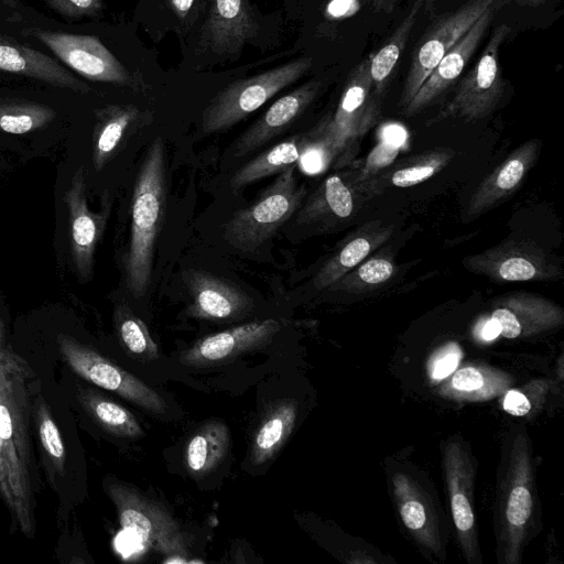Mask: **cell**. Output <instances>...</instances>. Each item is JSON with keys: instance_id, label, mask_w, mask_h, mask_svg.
<instances>
[{"instance_id": "1", "label": "cell", "mask_w": 564, "mask_h": 564, "mask_svg": "<svg viewBox=\"0 0 564 564\" xmlns=\"http://www.w3.org/2000/svg\"><path fill=\"white\" fill-rule=\"evenodd\" d=\"M0 319V443L8 469L12 524L28 538L36 530L39 471L32 440L31 384L26 361L6 341Z\"/></svg>"}, {"instance_id": "2", "label": "cell", "mask_w": 564, "mask_h": 564, "mask_svg": "<svg viewBox=\"0 0 564 564\" xmlns=\"http://www.w3.org/2000/svg\"><path fill=\"white\" fill-rule=\"evenodd\" d=\"M166 208L164 142L156 138L148 149L135 177L131 202V228L124 259L126 284L134 297L150 285L155 243Z\"/></svg>"}, {"instance_id": "3", "label": "cell", "mask_w": 564, "mask_h": 564, "mask_svg": "<svg viewBox=\"0 0 564 564\" xmlns=\"http://www.w3.org/2000/svg\"><path fill=\"white\" fill-rule=\"evenodd\" d=\"M305 188L297 184L295 165L278 174L250 205L237 210L223 227L234 248L252 251L269 240L299 209Z\"/></svg>"}, {"instance_id": "4", "label": "cell", "mask_w": 564, "mask_h": 564, "mask_svg": "<svg viewBox=\"0 0 564 564\" xmlns=\"http://www.w3.org/2000/svg\"><path fill=\"white\" fill-rule=\"evenodd\" d=\"M311 65L310 57H301L230 84L205 107L202 131L210 134L230 129L301 78Z\"/></svg>"}, {"instance_id": "5", "label": "cell", "mask_w": 564, "mask_h": 564, "mask_svg": "<svg viewBox=\"0 0 564 564\" xmlns=\"http://www.w3.org/2000/svg\"><path fill=\"white\" fill-rule=\"evenodd\" d=\"M106 490L123 530L135 534L145 547L166 554L165 563L188 562L181 528L161 503L122 481L107 482Z\"/></svg>"}, {"instance_id": "6", "label": "cell", "mask_w": 564, "mask_h": 564, "mask_svg": "<svg viewBox=\"0 0 564 564\" xmlns=\"http://www.w3.org/2000/svg\"><path fill=\"white\" fill-rule=\"evenodd\" d=\"M57 347L64 362L86 381L117 393L149 413H166V402L154 389L93 348L68 335H58Z\"/></svg>"}, {"instance_id": "7", "label": "cell", "mask_w": 564, "mask_h": 564, "mask_svg": "<svg viewBox=\"0 0 564 564\" xmlns=\"http://www.w3.org/2000/svg\"><path fill=\"white\" fill-rule=\"evenodd\" d=\"M509 33L507 24L495 29L476 64L462 79L453 98L435 120L455 117L477 120L494 111L503 91L499 52Z\"/></svg>"}, {"instance_id": "8", "label": "cell", "mask_w": 564, "mask_h": 564, "mask_svg": "<svg viewBox=\"0 0 564 564\" xmlns=\"http://www.w3.org/2000/svg\"><path fill=\"white\" fill-rule=\"evenodd\" d=\"M499 500V523L503 555L509 563L518 562L520 546L533 511L532 475L527 440L518 435Z\"/></svg>"}, {"instance_id": "9", "label": "cell", "mask_w": 564, "mask_h": 564, "mask_svg": "<svg viewBox=\"0 0 564 564\" xmlns=\"http://www.w3.org/2000/svg\"><path fill=\"white\" fill-rule=\"evenodd\" d=\"M378 98L369 74L368 56L352 69L333 118L311 131V134L325 144L334 158L349 140L371 124L377 113Z\"/></svg>"}, {"instance_id": "10", "label": "cell", "mask_w": 564, "mask_h": 564, "mask_svg": "<svg viewBox=\"0 0 564 564\" xmlns=\"http://www.w3.org/2000/svg\"><path fill=\"white\" fill-rule=\"evenodd\" d=\"M491 4L494 0H473L438 20L423 34L412 54L411 66L401 95L402 108L409 105L443 56Z\"/></svg>"}, {"instance_id": "11", "label": "cell", "mask_w": 564, "mask_h": 564, "mask_svg": "<svg viewBox=\"0 0 564 564\" xmlns=\"http://www.w3.org/2000/svg\"><path fill=\"white\" fill-rule=\"evenodd\" d=\"M22 34L46 46L59 61L93 82L128 84L121 63L95 36L30 28Z\"/></svg>"}, {"instance_id": "12", "label": "cell", "mask_w": 564, "mask_h": 564, "mask_svg": "<svg viewBox=\"0 0 564 564\" xmlns=\"http://www.w3.org/2000/svg\"><path fill=\"white\" fill-rule=\"evenodd\" d=\"M281 329L274 318L250 322L207 335L181 354L182 365L203 368L223 364L268 345Z\"/></svg>"}, {"instance_id": "13", "label": "cell", "mask_w": 564, "mask_h": 564, "mask_svg": "<svg viewBox=\"0 0 564 564\" xmlns=\"http://www.w3.org/2000/svg\"><path fill=\"white\" fill-rule=\"evenodd\" d=\"M184 282L191 295L187 315L212 322H231L247 316L253 299L237 285L203 270H189Z\"/></svg>"}, {"instance_id": "14", "label": "cell", "mask_w": 564, "mask_h": 564, "mask_svg": "<svg viewBox=\"0 0 564 564\" xmlns=\"http://www.w3.org/2000/svg\"><path fill=\"white\" fill-rule=\"evenodd\" d=\"M64 199L68 209L72 256L78 276L86 281L93 273L94 253L106 226L109 206L98 214L89 209L84 166L74 174Z\"/></svg>"}, {"instance_id": "15", "label": "cell", "mask_w": 564, "mask_h": 564, "mask_svg": "<svg viewBox=\"0 0 564 564\" xmlns=\"http://www.w3.org/2000/svg\"><path fill=\"white\" fill-rule=\"evenodd\" d=\"M257 30L248 0H210L198 44L208 53L234 57L256 35Z\"/></svg>"}, {"instance_id": "16", "label": "cell", "mask_w": 564, "mask_h": 564, "mask_svg": "<svg viewBox=\"0 0 564 564\" xmlns=\"http://www.w3.org/2000/svg\"><path fill=\"white\" fill-rule=\"evenodd\" d=\"M444 466L457 536L466 558L475 562L479 551L473 507L474 470L466 451L459 443L447 444L444 451Z\"/></svg>"}, {"instance_id": "17", "label": "cell", "mask_w": 564, "mask_h": 564, "mask_svg": "<svg viewBox=\"0 0 564 564\" xmlns=\"http://www.w3.org/2000/svg\"><path fill=\"white\" fill-rule=\"evenodd\" d=\"M490 317L500 326V335L514 339L550 330L563 324L562 308L539 295L516 292L497 299Z\"/></svg>"}, {"instance_id": "18", "label": "cell", "mask_w": 564, "mask_h": 564, "mask_svg": "<svg viewBox=\"0 0 564 564\" xmlns=\"http://www.w3.org/2000/svg\"><path fill=\"white\" fill-rule=\"evenodd\" d=\"M494 13L491 4L470 29L443 56L423 82L409 105L403 108L406 116L415 115L438 98L463 73L485 35Z\"/></svg>"}, {"instance_id": "19", "label": "cell", "mask_w": 564, "mask_h": 564, "mask_svg": "<svg viewBox=\"0 0 564 564\" xmlns=\"http://www.w3.org/2000/svg\"><path fill=\"white\" fill-rule=\"evenodd\" d=\"M475 271L506 282L554 278L556 269L531 242H508L469 260Z\"/></svg>"}, {"instance_id": "20", "label": "cell", "mask_w": 564, "mask_h": 564, "mask_svg": "<svg viewBox=\"0 0 564 564\" xmlns=\"http://www.w3.org/2000/svg\"><path fill=\"white\" fill-rule=\"evenodd\" d=\"M321 83L308 82L279 98L235 142V156H245L283 133L314 100Z\"/></svg>"}, {"instance_id": "21", "label": "cell", "mask_w": 564, "mask_h": 564, "mask_svg": "<svg viewBox=\"0 0 564 564\" xmlns=\"http://www.w3.org/2000/svg\"><path fill=\"white\" fill-rule=\"evenodd\" d=\"M0 72L22 75L78 93L89 87L51 56L0 34Z\"/></svg>"}, {"instance_id": "22", "label": "cell", "mask_w": 564, "mask_h": 564, "mask_svg": "<svg viewBox=\"0 0 564 564\" xmlns=\"http://www.w3.org/2000/svg\"><path fill=\"white\" fill-rule=\"evenodd\" d=\"M540 142L529 141L516 149L477 187L468 203L467 215L477 216L508 198L522 183L539 155Z\"/></svg>"}, {"instance_id": "23", "label": "cell", "mask_w": 564, "mask_h": 564, "mask_svg": "<svg viewBox=\"0 0 564 564\" xmlns=\"http://www.w3.org/2000/svg\"><path fill=\"white\" fill-rule=\"evenodd\" d=\"M392 484L403 524L422 545L438 553L442 546L438 520L429 497L408 475L394 474Z\"/></svg>"}, {"instance_id": "24", "label": "cell", "mask_w": 564, "mask_h": 564, "mask_svg": "<svg viewBox=\"0 0 564 564\" xmlns=\"http://www.w3.org/2000/svg\"><path fill=\"white\" fill-rule=\"evenodd\" d=\"M306 140L307 133L296 134L261 152L231 176L229 181L231 189L238 191L297 164Z\"/></svg>"}, {"instance_id": "25", "label": "cell", "mask_w": 564, "mask_h": 564, "mask_svg": "<svg viewBox=\"0 0 564 564\" xmlns=\"http://www.w3.org/2000/svg\"><path fill=\"white\" fill-rule=\"evenodd\" d=\"M511 381L507 373L497 369L467 366L454 371L440 392L454 400L485 401L503 392Z\"/></svg>"}, {"instance_id": "26", "label": "cell", "mask_w": 564, "mask_h": 564, "mask_svg": "<svg viewBox=\"0 0 564 564\" xmlns=\"http://www.w3.org/2000/svg\"><path fill=\"white\" fill-rule=\"evenodd\" d=\"M139 118L133 106H108L97 112L93 138V164L100 171L115 155L128 130Z\"/></svg>"}, {"instance_id": "27", "label": "cell", "mask_w": 564, "mask_h": 564, "mask_svg": "<svg viewBox=\"0 0 564 564\" xmlns=\"http://www.w3.org/2000/svg\"><path fill=\"white\" fill-rule=\"evenodd\" d=\"M297 417V403L292 400L279 401L265 415L254 434L250 460L262 465L270 460L289 438Z\"/></svg>"}, {"instance_id": "28", "label": "cell", "mask_w": 564, "mask_h": 564, "mask_svg": "<svg viewBox=\"0 0 564 564\" xmlns=\"http://www.w3.org/2000/svg\"><path fill=\"white\" fill-rule=\"evenodd\" d=\"M354 212V195L337 174L329 175L299 213L297 223L307 225L332 218H347Z\"/></svg>"}, {"instance_id": "29", "label": "cell", "mask_w": 564, "mask_h": 564, "mask_svg": "<svg viewBox=\"0 0 564 564\" xmlns=\"http://www.w3.org/2000/svg\"><path fill=\"white\" fill-rule=\"evenodd\" d=\"M229 430L224 422L209 421L189 438L185 457L189 471L203 476L225 458L229 448Z\"/></svg>"}, {"instance_id": "30", "label": "cell", "mask_w": 564, "mask_h": 564, "mask_svg": "<svg viewBox=\"0 0 564 564\" xmlns=\"http://www.w3.org/2000/svg\"><path fill=\"white\" fill-rule=\"evenodd\" d=\"M82 406L107 433L117 437L137 438L143 430L135 416L124 406L94 389H82L78 393Z\"/></svg>"}, {"instance_id": "31", "label": "cell", "mask_w": 564, "mask_h": 564, "mask_svg": "<svg viewBox=\"0 0 564 564\" xmlns=\"http://www.w3.org/2000/svg\"><path fill=\"white\" fill-rule=\"evenodd\" d=\"M422 1L415 0L411 10L389 37L388 42L375 54L369 55V74L376 95L383 91L410 36L416 21Z\"/></svg>"}, {"instance_id": "32", "label": "cell", "mask_w": 564, "mask_h": 564, "mask_svg": "<svg viewBox=\"0 0 564 564\" xmlns=\"http://www.w3.org/2000/svg\"><path fill=\"white\" fill-rule=\"evenodd\" d=\"M32 416L33 429L46 466L53 475L63 476L66 462L64 442L51 409L41 394L33 399Z\"/></svg>"}, {"instance_id": "33", "label": "cell", "mask_w": 564, "mask_h": 564, "mask_svg": "<svg viewBox=\"0 0 564 564\" xmlns=\"http://www.w3.org/2000/svg\"><path fill=\"white\" fill-rule=\"evenodd\" d=\"M56 112L44 105L17 99H0V130L23 134L50 123Z\"/></svg>"}, {"instance_id": "34", "label": "cell", "mask_w": 564, "mask_h": 564, "mask_svg": "<svg viewBox=\"0 0 564 564\" xmlns=\"http://www.w3.org/2000/svg\"><path fill=\"white\" fill-rule=\"evenodd\" d=\"M118 337L123 348L134 358L151 361L159 358L158 346L147 325L127 305H119L115 313Z\"/></svg>"}, {"instance_id": "35", "label": "cell", "mask_w": 564, "mask_h": 564, "mask_svg": "<svg viewBox=\"0 0 564 564\" xmlns=\"http://www.w3.org/2000/svg\"><path fill=\"white\" fill-rule=\"evenodd\" d=\"M377 240L370 235H359L349 240L317 272L314 279L315 288L325 289L337 282L347 271L365 260L372 248L380 243Z\"/></svg>"}, {"instance_id": "36", "label": "cell", "mask_w": 564, "mask_h": 564, "mask_svg": "<svg viewBox=\"0 0 564 564\" xmlns=\"http://www.w3.org/2000/svg\"><path fill=\"white\" fill-rule=\"evenodd\" d=\"M446 162L443 154L425 158L415 164L393 172L391 183L398 187H410L432 177Z\"/></svg>"}, {"instance_id": "37", "label": "cell", "mask_w": 564, "mask_h": 564, "mask_svg": "<svg viewBox=\"0 0 564 564\" xmlns=\"http://www.w3.org/2000/svg\"><path fill=\"white\" fill-rule=\"evenodd\" d=\"M332 159L333 155L327 147L308 132L297 161L300 170L310 175L318 174L328 166Z\"/></svg>"}, {"instance_id": "38", "label": "cell", "mask_w": 564, "mask_h": 564, "mask_svg": "<svg viewBox=\"0 0 564 564\" xmlns=\"http://www.w3.org/2000/svg\"><path fill=\"white\" fill-rule=\"evenodd\" d=\"M462 358L459 346L452 343L434 354L429 364L430 376L433 380L440 381L449 377L458 367Z\"/></svg>"}, {"instance_id": "39", "label": "cell", "mask_w": 564, "mask_h": 564, "mask_svg": "<svg viewBox=\"0 0 564 564\" xmlns=\"http://www.w3.org/2000/svg\"><path fill=\"white\" fill-rule=\"evenodd\" d=\"M394 272L393 263L386 258L376 257L364 262L356 272V278L368 285L388 281Z\"/></svg>"}, {"instance_id": "40", "label": "cell", "mask_w": 564, "mask_h": 564, "mask_svg": "<svg viewBox=\"0 0 564 564\" xmlns=\"http://www.w3.org/2000/svg\"><path fill=\"white\" fill-rule=\"evenodd\" d=\"M399 148L381 142L370 153L367 161L368 171H377L390 164L397 156Z\"/></svg>"}, {"instance_id": "41", "label": "cell", "mask_w": 564, "mask_h": 564, "mask_svg": "<svg viewBox=\"0 0 564 564\" xmlns=\"http://www.w3.org/2000/svg\"><path fill=\"white\" fill-rule=\"evenodd\" d=\"M506 412L516 416H523L531 410V403L525 394L518 390H509L502 402Z\"/></svg>"}, {"instance_id": "42", "label": "cell", "mask_w": 564, "mask_h": 564, "mask_svg": "<svg viewBox=\"0 0 564 564\" xmlns=\"http://www.w3.org/2000/svg\"><path fill=\"white\" fill-rule=\"evenodd\" d=\"M382 142L400 148L406 140V131L399 124H388L381 131Z\"/></svg>"}, {"instance_id": "43", "label": "cell", "mask_w": 564, "mask_h": 564, "mask_svg": "<svg viewBox=\"0 0 564 564\" xmlns=\"http://www.w3.org/2000/svg\"><path fill=\"white\" fill-rule=\"evenodd\" d=\"M0 498L8 511L11 507V492L9 486L8 469L3 456V449L0 443Z\"/></svg>"}, {"instance_id": "44", "label": "cell", "mask_w": 564, "mask_h": 564, "mask_svg": "<svg viewBox=\"0 0 564 564\" xmlns=\"http://www.w3.org/2000/svg\"><path fill=\"white\" fill-rule=\"evenodd\" d=\"M63 1V7L75 13H88L97 10L100 4V0H59Z\"/></svg>"}, {"instance_id": "45", "label": "cell", "mask_w": 564, "mask_h": 564, "mask_svg": "<svg viewBox=\"0 0 564 564\" xmlns=\"http://www.w3.org/2000/svg\"><path fill=\"white\" fill-rule=\"evenodd\" d=\"M500 335V326L498 322L490 317L485 321L480 328V337L482 340L490 341L496 339Z\"/></svg>"}, {"instance_id": "46", "label": "cell", "mask_w": 564, "mask_h": 564, "mask_svg": "<svg viewBox=\"0 0 564 564\" xmlns=\"http://www.w3.org/2000/svg\"><path fill=\"white\" fill-rule=\"evenodd\" d=\"M355 4L356 0H335L329 6V10L334 15L341 17L351 13Z\"/></svg>"}, {"instance_id": "47", "label": "cell", "mask_w": 564, "mask_h": 564, "mask_svg": "<svg viewBox=\"0 0 564 564\" xmlns=\"http://www.w3.org/2000/svg\"><path fill=\"white\" fill-rule=\"evenodd\" d=\"M195 0H170L171 7L180 18H185L192 10Z\"/></svg>"}, {"instance_id": "48", "label": "cell", "mask_w": 564, "mask_h": 564, "mask_svg": "<svg viewBox=\"0 0 564 564\" xmlns=\"http://www.w3.org/2000/svg\"><path fill=\"white\" fill-rule=\"evenodd\" d=\"M400 0H369L371 7L378 12H391Z\"/></svg>"}, {"instance_id": "49", "label": "cell", "mask_w": 564, "mask_h": 564, "mask_svg": "<svg viewBox=\"0 0 564 564\" xmlns=\"http://www.w3.org/2000/svg\"><path fill=\"white\" fill-rule=\"evenodd\" d=\"M2 1L9 2V0H2ZM13 1H17V0H13Z\"/></svg>"}, {"instance_id": "50", "label": "cell", "mask_w": 564, "mask_h": 564, "mask_svg": "<svg viewBox=\"0 0 564 564\" xmlns=\"http://www.w3.org/2000/svg\"><path fill=\"white\" fill-rule=\"evenodd\" d=\"M422 2L425 1V0H421ZM429 1H432V0H429Z\"/></svg>"}]
</instances>
